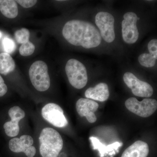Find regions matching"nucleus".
<instances>
[{"label":"nucleus","instance_id":"nucleus-1","mask_svg":"<svg viewBox=\"0 0 157 157\" xmlns=\"http://www.w3.org/2000/svg\"><path fill=\"white\" fill-rule=\"evenodd\" d=\"M63 35L68 42L86 48L98 47L102 38L95 27L90 23L73 20L66 23L63 29Z\"/></svg>","mask_w":157,"mask_h":157},{"label":"nucleus","instance_id":"nucleus-2","mask_svg":"<svg viewBox=\"0 0 157 157\" xmlns=\"http://www.w3.org/2000/svg\"><path fill=\"white\" fill-rule=\"evenodd\" d=\"M39 141V151L42 157H57L63 144L59 133L50 128H45L42 130Z\"/></svg>","mask_w":157,"mask_h":157},{"label":"nucleus","instance_id":"nucleus-3","mask_svg":"<svg viewBox=\"0 0 157 157\" xmlns=\"http://www.w3.org/2000/svg\"><path fill=\"white\" fill-rule=\"evenodd\" d=\"M29 75L32 84L36 90L45 91L50 86V79L47 65L42 61H37L31 65Z\"/></svg>","mask_w":157,"mask_h":157},{"label":"nucleus","instance_id":"nucleus-4","mask_svg":"<svg viewBox=\"0 0 157 157\" xmlns=\"http://www.w3.org/2000/svg\"><path fill=\"white\" fill-rule=\"evenodd\" d=\"M65 70L69 82L75 88L81 89L87 84V71L81 62L75 59H70L66 64Z\"/></svg>","mask_w":157,"mask_h":157},{"label":"nucleus","instance_id":"nucleus-5","mask_svg":"<svg viewBox=\"0 0 157 157\" xmlns=\"http://www.w3.org/2000/svg\"><path fill=\"white\" fill-rule=\"evenodd\" d=\"M125 106L129 111L140 117H147L153 114L157 109L156 100L153 99H144L140 102L135 98L126 100Z\"/></svg>","mask_w":157,"mask_h":157},{"label":"nucleus","instance_id":"nucleus-6","mask_svg":"<svg viewBox=\"0 0 157 157\" xmlns=\"http://www.w3.org/2000/svg\"><path fill=\"white\" fill-rule=\"evenodd\" d=\"M96 25L100 31L101 38L108 43H111L115 38L114 18L112 14L107 12H100L95 17Z\"/></svg>","mask_w":157,"mask_h":157},{"label":"nucleus","instance_id":"nucleus-7","mask_svg":"<svg viewBox=\"0 0 157 157\" xmlns=\"http://www.w3.org/2000/svg\"><path fill=\"white\" fill-rule=\"evenodd\" d=\"M42 115L45 121L55 127L62 128L68 125V121L64 114L63 110L58 104H46L42 108Z\"/></svg>","mask_w":157,"mask_h":157},{"label":"nucleus","instance_id":"nucleus-8","mask_svg":"<svg viewBox=\"0 0 157 157\" xmlns=\"http://www.w3.org/2000/svg\"><path fill=\"white\" fill-rule=\"evenodd\" d=\"M122 22V32L124 41L128 44H134L139 37V32L137 27L138 17L134 12H129L124 15Z\"/></svg>","mask_w":157,"mask_h":157},{"label":"nucleus","instance_id":"nucleus-9","mask_svg":"<svg viewBox=\"0 0 157 157\" xmlns=\"http://www.w3.org/2000/svg\"><path fill=\"white\" fill-rule=\"evenodd\" d=\"M124 81L128 87L131 89L135 96L149 98L152 95L153 89L147 82L141 81L130 72H126L123 76Z\"/></svg>","mask_w":157,"mask_h":157},{"label":"nucleus","instance_id":"nucleus-10","mask_svg":"<svg viewBox=\"0 0 157 157\" xmlns=\"http://www.w3.org/2000/svg\"><path fill=\"white\" fill-rule=\"evenodd\" d=\"M33 137L28 135H23L20 138H14L9 141V147L15 153L24 152L28 157H33L36 154V149L33 146Z\"/></svg>","mask_w":157,"mask_h":157},{"label":"nucleus","instance_id":"nucleus-11","mask_svg":"<svg viewBox=\"0 0 157 157\" xmlns=\"http://www.w3.org/2000/svg\"><path fill=\"white\" fill-rule=\"evenodd\" d=\"M9 115L11 120L4 124V128L6 135L10 137H15L19 132L18 123L25 117V112L20 107L14 106L9 109Z\"/></svg>","mask_w":157,"mask_h":157},{"label":"nucleus","instance_id":"nucleus-12","mask_svg":"<svg viewBox=\"0 0 157 157\" xmlns=\"http://www.w3.org/2000/svg\"><path fill=\"white\" fill-rule=\"evenodd\" d=\"M76 111L82 117H85L88 121L94 123L97 120L95 112L99 107V104L95 101L89 99L80 98L76 103Z\"/></svg>","mask_w":157,"mask_h":157},{"label":"nucleus","instance_id":"nucleus-13","mask_svg":"<svg viewBox=\"0 0 157 157\" xmlns=\"http://www.w3.org/2000/svg\"><path fill=\"white\" fill-rule=\"evenodd\" d=\"M87 99L104 102L108 100L109 96V88L106 83H98L94 87L89 88L85 93Z\"/></svg>","mask_w":157,"mask_h":157},{"label":"nucleus","instance_id":"nucleus-14","mask_svg":"<svg viewBox=\"0 0 157 157\" xmlns=\"http://www.w3.org/2000/svg\"><path fill=\"white\" fill-rule=\"evenodd\" d=\"M149 152L147 144L142 140H137L126 149L121 157H147Z\"/></svg>","mask_w":157,"mask_h":157},{"label":"nucleus","instance_id":"nucleus-15","mask_svg":"<svg viewBox=\"0 0 157 157\" xmlns=\"http://www.w3.org/2000/svg\"><path fill=\"white\" fill-rule=\"evenodd\" d=\"M0 11L8 18H15L18 13L17 3L13 0H0Z\"/></svg>","mask_w":157,"mask_h":157},{"label":"nucleus","instance_id":"nucleus-16","mask_svg":"<svg viewBox=\"0 0 157 157\" xmlns=\"http://www.w3.org/2000/svg\"><path fill=\"white\" fill-rule=\"evenodd\" d=\"M14 59L9 54L4 52L0 54V73L7 75L15 69Z\"/></svg>","mask_w":157,"mask_h":157},{"label":"nucleus","instance_id":"nucleus-17","mask_svg":"<svg viewBox=\"0 0 157 157\" xmlns=\"http://www.w3.org/2000/svg\"><path fill=\"white\" fill-rule=\"evenodd\" d=\"M90 139L92 143L93 144L94 148L98 149L99 150V151L101 152V153H103V152H104V149H105L107 148L108 150L111 151L113 149V148H117L120 146L121 145L120 143L116 142L106 147L104 144H102L100 142V140L96 137H90Z\"/></svg>","mask_w":157,"mask_h":157},{"label":"nucleus","instance_id":"nucleus-18","mask_svg":"<svg viewBox=\"0 0 157 157\" xmlns=\"http://www.w3.org/2000/svg\"><path fill=\"white\" fill-rule=\"evenodd\" d=\"M157 59L149 53H143L138 57V61L141 66L146 67H152L156 63Z\"/></svg>","mask_w":157,"mask_h":157},{"label":"nucleus","instance_id":"nucleus-19","mask_svg":"<svg viewBox=\"0 0 157 157\" xmlns=\"http://www.w3.org/2000/svg\"><path fill=\"white\" fill-rule=\"evenodd\" d=\"M14 35L15 40L19 44H24L29 40L30 32L27 29L22 28L16 31Z\"/></svg>","mask_w":157,"mask_h":157},{"label":"nucleus","instance_id":"nucleus-20","mask_svg":"<svg viewBox=\"0 0 157 157\" xmlns=\"http://www.w3.org/2000/svg\"><path fill=\"white\" fill-rule=\"evenodd\" d=\"M35 50V45L29 41L21 45L19 48V53L22 56H27L33 54Z\"/></svg>","mask_w":157,"mask_h":157},{"label":"nucleus","instance_id":"nucleus-21","mask_svg":"<svg viewBox=\"0 0 157 157\" xmlns=\"http://www.w3.org/2000/svg\"><path fill=\"white\" fill-rule=\"evenodd\" d=\"M3 45L6 53H12L16 48V45L12 39L6 37L3 40Z\"/></svg>","mask_w":157,"mask_h":157},{"label":"nucleus","instance_id":"nucleus-22","mask_svg":"<svg viewBox=\"0 0 157 157\" xmlns=\"http://www.w3.org/2000/svg\"><path fill=\"white\" fill-rule=\"evenodd\" d=\"M149 54L157 59V40L154 39L150 41L148 44Z\"/></svg>","mask_w":157,"mask_h":157},{"label":"nucleus","instance_id":"nucleus-23","mask_svg":"<svg viewBox=\"0 0 157 157\" xmlns=\"http://www.w3.org/2000/svg\"><path fill=\"white\" fill-rule=\"evenodd\" d=\"M24 8H30L35 6L37 3L36 0H17L15 1Z\"/></svg>","mask_w":157,"mask_h":157},{"label":"nucleus","instance_id":"nucleus-24","mask_svg":"<svg viewBox=\"0 0 157 157\" xmlns=\"http://www.w3.org/2000/svg\"><path fill=\"white\" fill-rule=\"evenodd\" d=\"M8 91V87L5 83L4 79L0 75V97L5 95Z\"/></svg>","mask_w":157,"mask_h":157},{"label":"nucleus","instance_id":"nucleus-25","mask_svg":"<svg viewBox=\"0 0 157 157\" xmlns=\"http://www.w3.org/2000/svg\"><path fill=\"white\" fill-rule=\"evenodd\" d=\"M2 33H1V32H0V38H1V37H2Z\"/></svg>","mask_w":157,"mask_h":157},{"label":"nucleus","instance_id":"nucleus-26","mask_svg":"<svg viewBox=\"0 0 157 157\" xmlns=\"http://www.w3.org/2000/svg\"><path fill=\"white\" fill-rule=\"evenodd\" d=\"M140 19V17H138V20Z\"/></svg>","mask_w":157,"mask_h":157}]
</instances>
